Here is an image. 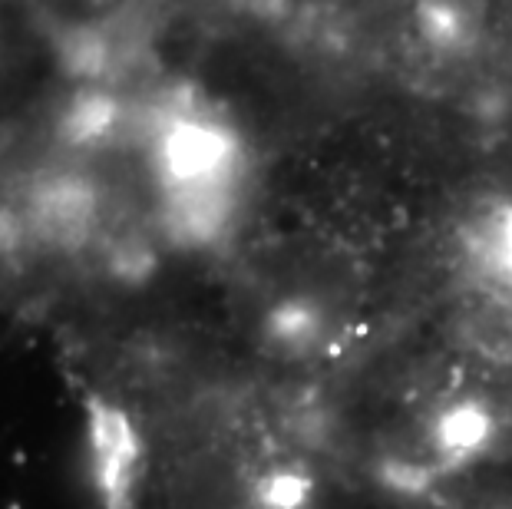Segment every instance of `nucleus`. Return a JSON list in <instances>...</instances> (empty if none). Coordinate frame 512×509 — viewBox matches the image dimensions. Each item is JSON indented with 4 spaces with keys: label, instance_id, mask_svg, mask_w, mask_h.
Wrapping results in <instances>:
<instances>
[{
    "label": "nucleus",
    "instance_id": "nucleus-2",
    "mask_svg": "<svg viewBox=\"0 0 512 509\" xmlns=\"http://www.w3.org/2000/svg\"><path fill=\"white\" fill-rule=\"evenodd\" d=\"M93 447H96V467H100V483L113 506H123L129 467H133V443H129L126 424L119 414L96 417L93 427Z\"/></svg>",
    "mask_w": 512,
    "mask_h": 509
},
{
    "label": "nucleus",
    "instance_id": "nucleus-1",
    "mask_svg": "<svg viewBox=\"0 0 512 509\" xmlns=\"http://www.w3.org/2000/svg\"><path fill=\"white\" fill-rule=\"evenodd\" d=\"M159 159L172 189H219L228 166V139L212 126L176 119L159 143Z\"/></svg>",
    "mask_w": 512,
    "mask_h": 509
}]
</instances>
